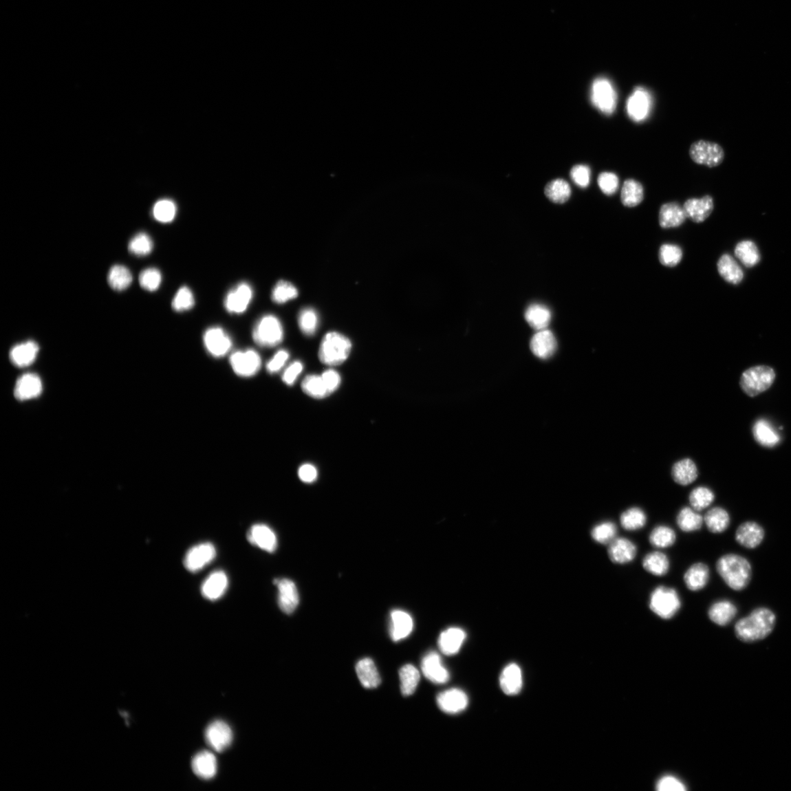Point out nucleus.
Masks as SVG:
<instances>
[{"mask_svg": "<svg viewBox=\"0 0 791 791\" xmlns=\"http://www.w3.org/2000/svg\"><path fill=\"white\" fill-rule=\"evenodd\" d=\"M253 294L252 287L246 282H241L226 296L224 303L226 310L235 314L245 312L252 301Z\"/></svg>", "mask_w": 791, "mask_h": 791, "instance_id": "f8f14e48", "label": "nucleus"}, {"mask_svg": "<svg viewBox=\"0 0 791 791\" xmlns=\"http://www.w3.org/2000/svg\"><path fill=\"white\" fill-rule=\"evenodd\" d=\"M274 583L278 587L280 609L286 614H292L299 604V595L295 583L289 579H277Z\"/></svg>", "mask_w": 791, "mask_h": 791, "instance_id": "dca6fc26", "label": "nucleus"}, {"mask_svg": "<svg viewBox=\"0 0 791 791\" xmlns=\"http://www.w3.org/2000/svg\"><path fill=\"white\" fill-rule=\"evenodd\" d=\"M776 623V616L771 609L759 607L747 617L740 619L735 626L737 638L743 642L761 640L770 636Z\"/></svg>", "mask_w": 791, "mask_h": 791, "instance_id": "f257e3e1", "label": "nucleus"}, {"mask_svg": "<svg viewBox=\"0 0 791 791\" xmlns=\"http://www.w3.org/2000/svg\"><path fill=\"white\" fill-rule=\"evenodd\" d=\"M692 160L699 164L710 168L719 166L725 160V151L715 142L698 140L691 146L689 151Z\"/></svg>", "mask_w": 791, "mask_h": 791, "instance_id": "0eeeda50", "label": "nucleus"}, {"mask_svg": "<svg viewBox=\"0 0 791 791\" xmlns=\"http://www.w3.org/2000/svg\"><path fill=\"white\" fill-rule=\"evenodd\" d=\"M715 499L714 492L706 487H698L694 489L689 497V503L697 512L706 510L714 502Z\"/></svg>", "mask_w": 791, "mask_h": 791, "instance_id": "8fccbe9b", "label": "nucleus"}, {"mask_svg": "<svg viewBox=\"0 0 791 791\" xmlns=\"http://www.w3.org/2000/svg\"><path fill=\"white\" fill-rule=\"evenodd\" d=\"M468 697L464 691L454 688L440 693L437 704L440 710L448 715H457L466 709Z\"/></svg>", "mask_w": 791, "mask_h": 791, "instance_id": "4468645a", "label": "nucleus"}, {"mask_svg": "<svg viewBox=\"0 0 791 791\" xmlns=\"http://www.w3.org/2000/svg\"><path fill=\"white\" fill-rule=\"evenodd\" d=\"M206 740L210 747L217 752L227 750L232 744L233 733L230 727L224 721H215L206 730Z\"/></svg>", "mask_w": 791, "mask_h": 791, "instance_id": "9b49d317", "label": "nucleus"}, {"mask_svg": "<svg viewBox=\"0 0 791 791\" xmlns=\"http://www.w3.org/2000/svg\"><path fill=\"white\" fill-rule=\"evenodd\" d=\"M593 105L604 114H614L617 105V94L611 83L605 78H597L592 89Z\"/></svg>", "mask_w": 791, "mask_h": 791, "instance_id": "6e6552de", "label": "nucleus"}, {"mask_svg": "<svg viewBox=\"0 0 791 791\" xmlns=\"http://www.w3.org/2000/svg\"><path fill=\"white\" fill-rule=\"evenodd\" d=\"M765 536L763 528L755 522H747L741 524L736 532V539L739 545L748 548L754 549L759 547Z\"/></svg>", "mask_w": 791, "mask_h": 791, "instance_id": "b1692460", "label": "nucleus"}, {"mask_svg": "<svg viewBox=\"0 0 791 791\" xmlns=\"http://www.w3.org/2000/svg\"><path fill=\"white\" fill-rule=\"evenodd\" d=\"M607 553L609 559L613 563L626 564L636 559L637 547L628 539L616 538L608 545Z\"/></svg>", "mask_w": 791, "mask_h": 791, "instance_id": "412c9836", "label": "nucleus"}, {"mask_svg": "<svg viewBox=\"0 0 791 791\" xmlns=\"http://www.w3.org/2000/svg\"><path fill=\"white\" fill-rule=\"evenodd\" d=\"M153 250V242L151 237L146 233L136 235L129 243V250L137 256H146L151 253Z\"/></svg>", "mask_w": 791, "mask_h": 791, "instance_id": "5fc2aeb1", "label": "nucleus"}, {"mask_svg": "<svg viewBox=\"0 0 791 791\" xmlns=\"http://www.w3.org/2000/svg\"><path fill=\"white\" fill-rule=\"evenodd\" d=\"M195 774L203 779H210L216 776L218 764L216 756L209 751L197 753L191 762Z\"/></svg>", "mask_w": 791, "mask_h": 791, "instance_id": "c85d7f7f", "label": "nucleus"}, {"mask_svg": "<svg viewBox=\"0 0 791 791\" xmlns=\"http://www.w3.org/2000/svg\"><path fill=\"white\" fill-rule=\"evenodd\" d=\"M545 195L552 202L563 204L570 198L572 190L566 180L557 179L547 185Z\"/></svg>", "mask_w": 791, "mask_h": 791, "instance_id": "de8ad7c7", "label": "nucleus"}, {"mask_svg": "<svg viewBox=\"0 0 791 791\" xmlns=\"http://www.w3.org/2000/svg\"><path fill=\"white\" fill-rule=\"evenodd\" d=\"M717 268L720 276L730 284L738 285L744 279L741 268L729 254H723L720 257Z\"/></svg>", "mask_w": 791, "mask_h": 791, "instance_id": "72a5a7b5", "label": "nucleus"}, {"mask_svg": "<svg viewBox=\"0 0 791 791\" xmlns=\"http://www.w3.org/2000/svg\"><path fill=\"white\" fill-rule=\"evenodd\" d=\"M303 392L314 399H323L329 396L321 376H308L301 384Z\"/></svg>", "mask_w": 791, "mask_h": 791, "instance_id": "09e8293b", "label": "nucleus"}, {"mask_svg": "<svg viewBox=\"0 0 791 791\" xmlns=\"http://www.w3.org/2000/svg\"><path fill=\"white\" fill-rule=\"evenodd\" d=\"M650 544L657 548H668L673 546L676 541L675 531L669 526L655 527L649 535Z\"/></svg>", "mask_w": 791, "mask_h": 791, "instance_id": "49530a36", "label": "nucleus"}, {"mask_svg": "<svg viewBox=\"0 0 791 791\" xmlns=\"http://www.w3.org/2000/svg\"><path fill=\"white\" fill-rule=\"evenodd\" d=\"M107 279L108 283L112 289L116 291H122L131 285L133 277L131 271L127 267L116 265L109 270Z\"/></svg>", "mask_w": 791, "mask_h": 791, "instance_id": "a18cd8bd", "label": "nucleus"}, {"mask_svg": "<svg viewBox=\"0 0 791 791\" xmlns=\"http://www.w3.org/2000/svg\"><path fill=\"white\" fill-rule=\"evenodd\" d=\"M318 476V470L311 464L303 465L299 470V477L305 483L310 484L315 481Z\"/></svg>", "mask_w": 791, "mask_h": 791, "instance_id": "774afa93", "label": "nucleus"}, {"mask_svg": "<svg viewBox=\"0 0 791 791\" xmlns=\"http://www.w3.org/2000/svg\"><path fill=\"white\" fill-rule=\"evenodd\" d=\"M162 281V277L160 270L154 268L144 270L139 277L140 286L149 292H154L160 288Z\"/></svg>", "mask_w": 791, "mask_h": 791, "instance_id": "bf43d9fd", "label": "nucleus"}, {"mask_svg": "<svg viewBox=\"0 0 791 791\" xmlns=\"http://www.w3.org/2000/svg\"><path fill=\"white\" fill-rule=\"evenodd\" d=\"M357 675L362 686L367 689H375L381 683L380 676L376 666L371 659L360 660L356 667Z\"/></svg>", "mask_w": 791, "mask_h": 791, "instance_id": "473e14b6", "label": "nucleus"}, {"mask_svg": "<svg viewBox=\"0 0 791 791\" xmlns=\"http://www.w3.org/2000/svg\"><path fill=\"white\" fill-rule=\"evenodd\" d=\"M716 568L722 579L734 591H742L751 581L750 562L737 554L722 556L717 562Z\"/></svg>", "mask_w": 791, "mask_h": 791, "instance_id": "f03ea898", "label": "nucleus"}, {"mask_svg": "<svg viewBox=\"0 0 791 791\" xmlns=\"http://www.w3.org/2000/svg\"><path fill=\"white\" fill-rule=\"evenodd\" d=\"M325 386L329 393H332L340 387L341 384V377L338 373L334 369H329L324 371L321 376Z\"/></svg>", "mask_w": 791, "mask_h": 791, "instance_id": "69168bd1", "label": "nucleus"}, {"mask_svg": "<svg viewBox=\"0 0 791 791\" xmlns=\"http://www.w3.org/2000/svg\"><path fill=\"white\" fill-rule=\"evenodd\" d=\"M299 325L304 334L314 335L318 326V314L311 308L303 310L299 316Z\"/></svg>", "mask_w": 791, "mask_h": 791, "instance_id": "13d9d810", "label": "nucleus"}, {"mask_svg": "<svg viewBox=\"0 0 791 791\" xmlns=\"http://www.w3.org/2000/svg\"><path fill=\"white\" fill-rule=\"evenodd\" d=\"M422 671L426 679L434 684H444L449 681V672L436 652H429L426 655L422 660Z\"/></svg>", "mask_w": 791, "mask_h": 791, "instance_id": "2eb2a0df", "label": "nucleus"}, {"mask_svg": "<svg viewBox=\"0 0 791 791\" xmlns=\"http://www.w3.org/2000/svg\"><path fill=\"white\" fill-rule=\"evenodd\" d=\"M735 255L748 268L754 267L761 261L759 248L752 241H743L739 243L735 248Z\"/></svg>", "mask_w": 791, "mask_h": 791, "instance_id": "79ce46f5", "label": "nucleus"}, {"mask_svg": "<svg viewBox=\"0 0 791 791\" xmlns=\"http://www.w3.org/2000/svg\"><path fill=\"white\" fill-rule=\"evenodd\" d=\"M617 532L616 525L613 522L606 521L594 527L592 537L597 543L608 545L616 538Z\"/></svg>", "mask_w": 791, "mask_h": 791, "instance_id": "3c124183", "label": "nucleus"}, {"mask_svg": "<svg viewBox=\"0 0 791 791\" xmlns=\"http://www.w3.org/2000/svg\"><path fill=\"white\" fill-rule=\"evenodd\" d=\"M43 389L41 378L35 374H25L20 377L15 386L14 395L19 400H28L38 398Z\"/></svg>", "mask_w": 791, "mask_h": 791, "instance_id": "a878e982", "label": "nucleus"}, {"mask_svg": "<svg viewBox=\"0 0 791 791\" xmlns=\"http://www.w3.org/2000/svg\"><path fill=\"white\" fill-rule=\"evenodd\" d=\"M704 521L708 530L713 534L724 532L730 523L728 512L721 507L711 508L704 517Z\"/></svg>", "mask_w": 791, "mask_h": 791, "instance_id": "c9c22d12", "label": "nucleus"}, {"mask_svg": "<svg viewBox=\"0 0 791 791\" xmlns=\"http://www.w3.org/2000/svg\"><path fill=\"white\" fill-rule=\"evenodd\" d=\"M598 185L603 193L607 196L616 193L619 186V179L613 173L604 172L598 177Z\"/></svg>", "mask_w": 791, "mask_h": 791, "instance_id": "052dcab7", "label": "nucleus"}, {"mask_svg": "<svg viewBox=\"0 0 791 791\" xmlns=\"http://www.w3.org/2000/svg\"><path fill=\"white\" fill-rule=\"evenodd\" d=\"M710 577L709 568L704 563H696L689 567L684 575V581L689 591L698 592L704 589Z\"/></svg>", "mask_w": 791, "mask_h": 791, "instance_id": "c756f323", "label": "nucleus"}, {"mask_svg": "<svg viewBox=\"0 0 791 791\" xmlns=\"http://www.w3.org/2000/svg\"><path fill=\"white\" fill-rule=\"evenodd\" d=\"M530 349L533 354L542 359L551 357L556 352L557 343L553 334L548 330H541L531 338Z\"/></svg>", "mask_w": 791, "mask_h": 791, "instance_id": "393cba45", "label": "nucleus"}, {"mask_svg": "<svg viewBox=\"0 0 791 791\" xmlns=\"http://www.w3.org/2000/svg\"><path fill=\"white\" fill-rule=\"evenodd\" d=\"M657 789L660 791H684L686 788L680 779L668 775L660 779L657 783Z\"/></svg>", "mask_w": 791, "mask_h": 791, "instance_id": "e2e57ef3", "label": "nucleus"}, {"mask_svg": "<svg viewBox=\"0 0 791 791\" xmlns=\"http://www.w3.org/2000/svg\"><path fill=\"white\" fill-rule=\"evenodd\" d=\"M254 341L263 347H273L279 345L284 337L281 323L272 314H267L259 319L254 327Z\"/></svg>", "mask_w": 791, "mask_h": 791, "instance_id": "423d86ee", "label": "nucleus"}, {"mask_svg": "<svg viewBox=\"0 0 791 791\" xmlns=\"http://www.w3.org/2000/svg\"><path fill=\"white\" fill-rule=\"evenodd\" d=\"M230 362L235 374L244 378L255 376L262 365L261 356L252 349L232 354Z\"/></svg>", "mask_w": 791, "mask_h": 791, "instance_id": "1a4fd4ad", "label": "nucleus"}, {"mask_svg": "<svg viewBox=\"0 0 791 791\" xmlns=\"http://www.w3.org/2000/svg\"><path fill=\"white\" fill-rule=\"evenodd\" d=\"M650 109L649 94L641 87L636 89L627 100V110L629 118L636 122L642 121L647 118Z\"/></svg>", "mask_w": 791, "mask_h": 791, "instance_id": "aec40b11", "label": "nucleus"}, {"mask_svg": "<svg viewBox=\"0 0 791 791\" xmlns=\"http://www.w3.org/2000/svg\"><path fill=\"white\" fill-rule=\"evenodd\" d=\"M413 629L411 616L402 610H393L390 615V636L393 641L399 642L408 638Z\"/></svg>", "mask_w": 791, "mask_h": 791, "instance_id": "4be33fe9", "label": "nucleus"}, {"mask_svg": "<svg viewBox=\"0 0 791 791\" xmlns=\"http://www.w3.org/2000/svg\"><path fill=\"white\" fill-rule=\"evenodd\" d=\"M525 318L531 327L535 330L547 329L551 321V312L543 305L533 304L525 312Z\"/></svg>", "mask_w": 791, "mask_h": 791, "instance_id": "ea45409f", "label": "nucleus"}, {"mask_svg": "<svg viewBox=\"0 0 791 791\" xmlns=\"http://www.w3.org/2000/svg\"><path fill=\"white\" fill-rule=\"evenodd\" d=\"M216 556V548L210 542H205L192 547L186 552L184 567L188 572L196 573L208 566Z\"/></svg>", "mask_w": 791, "mask_h": 791, "instance_id": "9d476101", "label": "nucleus"}, {"mask_svg": "<svg viewBox=\"0 0 791 791\" xmlns=\"http://www.w3.org/2000/svg\"><path fill=\"white\" fill-rule=\"evenodd\" d=\"M697 468L691 459H684L675 463L672 477L675 483L686 486L693 483L698 476Z\"/></svg>", "mask_w": 791, "mask_h": 791, "instance_id": "f704fd0d", "label": "nucleus"}, {"mask_svg": "<svg viewBox=\"0 0 791 791\" xmlns=\"http://www.w3.org/2000/svg\"><path fill=\"white\" fill-rule=\"evenodd\" d=\"M755 442L763 446L773 447L779 442V437L770 424L763 420L757 421L753 426Z\"/></svg>", "mask_w": 791, "mask_h": 791, "instance_id": "a19ab883", "label": "nucleus"}, {"mask_svg": "<svg viewBox=\"0 0 791 791\" xmlns=\"http://www.w3.org/2000/svg\"><path fill=\"white\" fill-rule=\"evenodd\" d=\"M644 199V188L642 184L635 179L625 180L621 188L620 201L624 206L634 208Z\"/></svg>", "mask_w": 791, "mask_h": 791, "instance_id": "e433bc0d", "label": "nucleus"}, {"mask_svg": "<svg viewBox=\"0 0 791 791\" xmlns=\"http://www.w3.org/2000/svg\"><path fill=\"white\" fill-rule=\"evenodd\" d=\"M229 581L222 570L212 572L202 583L201 592L206 600L217 601L227 592Z\"/></svg>", "mask_w": 791, "mask_h": 791, "instance_id": "6ab92c4d", "label": "nucleus"}, {"mask_svg": "<svg viewBox=\"0 0 791 791\" xmlns=\"http://www.w3.org/2000/svg\"><path fill=\"white\" fill-rule=\"evenodd\" d=\"M203 342L207 351L215 358L227 355L232 347L230 336L221 327H210L203 336Z\"/></svg>", "mask_w": 791, "mask_h": 791, "instance_id": "ddd939ff", "label": "nucleus"}, {"mask_svg": "<svg viewBox=\"0 0 791 791\" xmlns=\"http://www.w3.org/2000/svg\"><path fill=\"white\" fill-rule=\"evenodd\" d=\"M502 691L507 695H516L523 687V673L521 668L512 663L506 667L500 676Z\"/></svg>", "mask_w": 791, "mask_h": 791, "instance_id": "bb28decb", "label": "nucleus"}, {"mask_svg": "<svg viewBox=\"0 0 791 791\" xmlns=\"http://www.w3.org/2000/svg\"><path fill=\"white\" fill-rule=\"evenodd\" d=\"M195 304L193 292L188 287H182L177 292L172 302V307L175 312H183L193 308Z\"/></svg>", "mask_w": 791, "mask_h": 791, "instance_id": "4d7b16f0", "label": "nucleus"}, {"mask_svg": "<svg viewBox=\"0 0 791 791\" xmlns=\"http://www.w3.org/2000/svg\"><path fill=\"white\" fill-rule=\"evenodd\" d=\"M298 296V290L290 282L279 281L273 289L271 299L276 303L283 304L296 299Z\"/></svg>", "mask_w": 791, "mask_h": 791, "instance_id": "603ef678", "label": "nucleus"}, {"mask_svg": "<svg viewBox=\"0 0 791 791\" xmlns=\"http://www.w3.org/2000/svg\"><path fill=\"white\" fill-rule=\"evenodd\" d=\"M738 610L735 605L728 600L715 603L708 609V617L712 622L718 626L729 625L736 617Z\"/></svg>", "mask_w": 791, "mask_h": 791, "instance_id": "2f4dec72", "label": "nucleus"}, {"mask_svg": "<svg viewBox=\"0 0 791 791\" xmlns=\"http://www.w3.org/2000/svg\"><path fill=\"white\" fill-rule=\"evenodd\" d=\"M303 369L302 363H301L300 361H295V362L291 364L285 369L283 373V376H282V380H283L288 386H292L301 374Z\"/></svg>", "mask_w": 791, "mask_h": 791, "instance_id": "338daca9", "label": "nucleus"}, {"mask_svg": "<svg viewBox=\"0 0 791 791\" xmlns=\"http://www.w3.org/2000/svg\"><path fill=\"white\" fill-rule=\"evenodd\" d=\"M683 208L687 218L695 223H702L714 210V199L710 195L689 199L684 202Z\"/></svg>", "mask_w": 791, "mask_h": 791, "instance_id": "a211bd4d", "label": "nucleus"}, {"mask_svg": "<svg viewBox=\"0 0 791 791\" xmlns=\"http://www.w3.org/2000/svg\"><path fill=\"white\" fill-rule=\"evenodd\" d=\"M466 637L464 630L457 627L449 628L440 634L438 640L439 649L447 656H453L460 651Z\"/></svg>", "mask_w": 791, "mask_h": 791, "instance_id": "5701e85b", "label": "nucleus"}, {"mask_svg": "<svg viewBox=\"0 0 791 791\" xmlns=\"http://www.w3.org/2000/svg\"><path fill=\"white\" fill-rule=\"evenodd\" d=\"M289 358L290 354L287 350H279L274 356L268 361L266 365L267 371L270 374H275L285 367Z\"/></svg>", "mask_w": 791, "mask_h": 791, "instance_id": "0e129e2a", "label": "nucleus"}, {"mask_svg": "<svg viewBox=\"0 0 791 791\" xmlns=\"http://www.w3.org/2000/svg\"><path fill=\"white\" fill-rule=\"evenodd\" d=\"M401 691L404 696L413 695L420 682V673L412 664H405L400 671Z\"/></svg>", "mask_w": 791, "mask_h": 791, "instance_id": "c03bdc74", "label": "nucleus"}, {"mask_svg": "<svg viewBox=\"0 0 791 791\" xmlns=\"http://www.w3.org/2000/svg\"><path fill=\"white\" fill-rule=\"evenodd\" d=\"M247 539L252 545L268 552H274L278 547V540L274 531L265 524H256L252 526L247 533Z\"/></svg>", "mask_w": 791, "mask_h": 791, "instance_id": "f3484780", "label": "nucleus"}, {"mask_svg": "<svg viewBox=\"0 0 791 791\" xmlns=\"http://www.w3.org/2000/svg\"><path fill=\"white\" fill-rule=\"evenodd\" d=\"M571 177L578 186L587 188L591 182V169L586 165L578 164L572 167Z\"/></svg>", "mask_w": 791, "mask_h": 791, "instance_id": "680f3d73", "label": "nucleus"}, {"mask_svg": "<svg viewBox=\"0 0 791 791\" xmlns=\"http://www.w3.org/2000/svg\"><path fill=\"white\" fill-rule=\"evenodd\" d=\"M351 348L352 344L346 336L336 332L327 333L320 346L319 358L326 365H340L349 357Z\"/></svg>", "mask_w": 791, "mask_h": 791, "instance_id": "20e7f679", "label": "nucleus"}, {"mask_svg": "<svg viewBox=\"0 0 791 791\" xmlns=\"http://www.w3.org/2000/svg\"><path fill=\"white\" fill-rule=\"evenodd\" d=\"M682 256V248L673 244L662 245L659 252L660 263L667 267H674L679 264Z\"/></svg>", "mask_w": 791, "mask_h": 791, "instance_id": "6e6d98bb", "label": "nucleus"}, {"mask_svg": "<svg viewBox=\"0 0 791 791\" xmlns=\"http://www.w3.org/2000/svg\"><path fill=\"white\" fill-rule=\"evenodd\" d=\"M621 526L628 531H636L642 528L647 522V516L639 507H631L621 514Z\"/></svg>", "mask_w": 791, "mask_h": 791, "instance_id": "37998d69", "label": "nucleus"}, {"mask_svg": "<svg viewBox=\"0 0 791 791\" xmlns=\"http://www.w3.org/2000/svg\"><path fill=\"white\" fill-rule=\"evenodd\" d=\"M704 523V517L692 507H684L678 514L676 523L685 533L699 530Z\"/></svg>", "mask_w": 791, "mask_h": 791, "instance_id": "58836bf2", "label": "nucleus"}, {"mask_svg": "<svg viewBox=\"0 0 791 791\" xmlns=\"http://www.w3.org/2000/svg\"><path fill=\"white\" fill-rule=\"evenodd\" d=\"M649 605L654 614L669 620L680 611L682 601L680 594L673 587L660 585L651 592Z\"/></svg>", "mask_w": 791, "mask_h": 791, "instance_id": "39448f33", "label": "nucleus"}, {"mask_svg": "<svg viewBox=\"0 0 791 791\" xmlns=\"http://www.w3.org/2000/svg\"><path fill=\"white\" fill-rule=\"evenodd\" d=\"M776 379L774 369L767 365H757L746 369L739 380V386L743 392L750 398L770 389Z\"/></svg>", "mask_w": 791, "mask_h": 791, "instance_id": "7ed1b4c3", "label": "nucleus"}, {"mask_svg": "<svg viewBox=\"0 0 791 791\" xmlns=\"http://www.w3.org/2000/svg\"><path fill=\"white\" fill-rule=\"evenodd\" d=\"M39 352V345L33 341L19 344L11 349L10 358L19 367H26L36 360Z\"/></svg>", "mask_w": 791, "mask_h": 791, "instance_id": "7c9ffc66", "label": "nucleus"}, {"mask_svg": "<svg viewBox=\"0 0 791 791\" xmlns=\"http://www.w3.org/2000/svg\"><path fill=\"white\" fill-rule=\"evenodd\" d=\"M177 208L175 203L169 199H162L155 203L153 210L154 218L162 223H171L176 216Z\"/></svg>", "mask_w": 791, "mask_h": 791, "instance_id": "864d4df0", "label": "nucleus"}, {"mask_svg": "<svg viewBox=\"0 0 791 791\" xmlns=\"http://www.w3.org/2000/svg\"><path fill=\"white\" fill-rule=\"evenodd\" d=\"M642 567L649 573L662 577L669 572L670 561L664 553L654 551L647 554L642 560Z\"/></svg>", "mask_w": 791, "mask_h": 791, "instance_id": "4c0bfd02", "label": "nucleus"}, {"mask_svg": "<svg viewBox=\"0 0 791 791\" xmlns=\"http://www.w3.org/2000/svg\"><path fill=\"white\" fill-rule=\"evenodd\" d=\"M686 218L684 209L679 203L674 202L665 203L660 208L659 221L662 228L680 227Z\"/></svg>", "mask_w": 791, "mask_h": 791, "instance_id": "cd10ccee", "label": "nucleus"}]
</instances>
